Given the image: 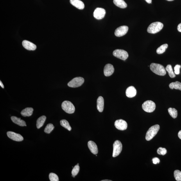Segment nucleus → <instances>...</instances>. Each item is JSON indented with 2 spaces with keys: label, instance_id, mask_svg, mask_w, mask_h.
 Segmentation results:
<instances>
[{
  "label": "nucleus",
  "instance_id": "f257e3e1",
  "mask_svg": "<svg viewBox=\"0 0 181 181\" xmlns=\"http://www.w3.org/2000/svg\"><path fill=\"white\" fill-rule=\"evenodd\" d=\"M150 68L152 71L158 75L164 76L166 74V69L161 65L155 63H151Z\"/></svg>",
  "mask_w": 181,
  "mask_h": 181
},
{
  "label": "nucleus",
  "instance_id": "f03ea898",
  "mask_svg": "<svg viewBox=\"0 0 181 181\" xmlns=\"http://www.w3.org/2000/svg\"><path fill=\"white\" fill-rule=\"evenodd\" d=\"M163 27V24L161 22H154L149 26L147 30L149 33L155 34L161 30Z\"/></svg>",
  "mask_w": 181,
  "mask_h": 181
},
{
  "label": "nucleus",
  "instance_id": "7ed1b4c3",
  "mask_svg": "<svg viewBox=\"0 0 181 181\" xmlns=\"http://www.w3.org/2000/svg\"><path fill=\"white\" fill-rule=\"evenodd\" d=\"M159 129L160 126L158 124L152 126L149 128L146 134V139L147 141H150L157 134Z\"/></svg>",
  "mask_w": 181,
  "mask_h": 181
},
{
  "label": "nucleus",
  "instance_id": "20e7f679",
  "mask_svg": "<svg viewBox=\"0 0 181 181\" xmlns=\"http://www.w3.org/2000/svg\"><path fill=\"white\" fill-rule=\"evenodd\" d=\"M62 109L68 114H73L75 112V107L73 104L69 101H63L62 104Z\"/></svg>",
  "mask_w": 181,
  "mask_h": 181
},
{
  "label": "nucleus",
  "instance_id": "39448f33",
  "mask_svg": "<svg viewBox=\"0 0 181 181\" xmlns=\"http://www.w3.org/2000/svg\"><path fill=\"white\" fill-rule=\"evenodd\" d=\"M142 109L145 112L148 113L153 112L155 109L156 105L154 102L151 100L147 101L142 104Z\"/></svg>",
  "mask_w": 181,
  "mask_h": 181
},
{
  "label": "nucleus",
  "instance_id": "423d86ee",
  "mask_svg": "<svg viewBox=\"0 0 181 181\" xmlns=\"http://www.w3.org/2000/svg\"><path fill=\"white\" fill-rule=\"evenodd\" d=\"M84 82V79L81 77L74 78L68 83V86L71 88H77L81 86Z\"/></svg>",
  "mask_w": 181,
  "mask_h": 181
},
{
  "label": "nucleus",
  "instance_id": "0eeeda50",
  "mask_svg": "<svg viewBox=\"0 0 181 181\" xmlns=\"http://www.w3.org/2000/svg\"><path fill=\"white\" fill-rule=\"evenodd\" d=\"M122 148L123 145L121 142L119 140L115 141L113 144V157H115L119 156L121 152Z\"/></svg>",
  "mask_w": 181,
  "mask_h": 181
},
{
  "label": "nucleus",
  "instance_id": "6e6552de",
  "mask_svg": "<svg viewBox=\"0 0 181 181\" xmlns=\"http://www.w3.org/2000/svg\"><path fill=\"white\" fill-rule=\"evenodd\" d=\"M115 57L123 60H126L128 57V54L126 51L122 49L115 50L113 53Z\"/></svg>",
  "mask_w": 181,
  "mask_h": 181
},
{
  "label": "nucleus",
  "instance_id": "1a4fd4ad",
  "mask_svg": "<svg viewBox=\"0 0 181 181\" xmlns=\"http://www.w3.org/2000/svg\"><path fill=\"white\" fill-rule=\"evenodd\" d=\"M114 126L118 130H124L127 128L128 124L125 121L120 119L117 120L115 121Z\"/></svg>",
  "mask_w": 181,
  "mask_h": 181
},
{
  "label": "nucleus",
  "instance_id": "9d476101",
  "mask_svg": "<svg viewBox=\"0 0 181 181\" xmlns=\"http://www.w3.org/2000/svg\"><path fill=\"white\" fill-rule=\"evenodd\" d=\"M128 26H123L117 28L115 31V35L117 37H121L128 32Z\"/></svg>",
  "mask_w": 181,
  "mask_h": 181
},
{
  "label": "nucleus",
  "instance_id": "9b49d317",
  "mask_svg": "<svg viewBox=\"0 0 181 181\" xmlns=\"http://www.w3.org/2000/svg\"><path fill=\"white\" fill-rule=\"evenodd\" d=\"M7 135L9 138L13 141L21 142L24 140L23 137L21 135L15 132L9 131L7 133Z\"/></svg>",
  "mask_w": 181,
  "mask_h": 181
},
{
  "label": "nucleus",
  "instance_id": "f8f14e48",
  "mask_svg": "<svg viewBox=\"0 0 181 181\" xmlns=\"http://www.w3.org/2000/svg\"><path fill=\"white\" fill-rule=\"evenodd\" d=\"M106 11L102 8H97L95 10L93 13L94 17L97 20H101L105 17Z\"/></svg>",
  "mask_w": 181,
  "mask_h": 181
},
{
  "label": "nucleus",
  "instance_id": "ddd939ff",
  "mask_svg": "<svg viewBox=\"0 0 181 181\" xmlns=\"http://www.w3.org/2000/svg\"><path fill=\"white\" fill-rule=\"evenodd\" d=\"M114 71V69L113 65L110 64H107L105 65L104 68V73L106 76H111Z\"/></svg>",
  "mask_w": 181,
  "mask_h": 181
},
{
  "label": "nucleus",
  "instance_id": "4468645a",
  "mask_svg": "<svg viewBox=\"0 0 181 181\" xmlns=\"http://www.w3.org/2000/svg\"><path fill=\"white\" fill-rule=\"evenodd\" d=\"M22 45L28 51H35L37 48V46L35 44L26 40L22 41Z\"/></svg>",
  "mask_w": 181,
  "mask_h": 181
},
{
  "label": "nucleus",
  "instance_id": "2eb2a0df",
  "mask_svg": "<svg viewBox=\"0 0 181 181\" xmlns=\"http://www.w3.org/2000/svg\"><path fill=\"white\" fill-rule=\"evenodd\" d=\"M126 95L128 98H132L135 96L137 94V90L132 86L128 87L126 90Z\"/></svg>",
  "mask_w": 181,
  "mask_h": 181
},
{
  "label": "nucleus",
  "instance_id": "dca6fc26",
  "mask_svg": "<svg viewBox=\"0 0 181 181\" xmlns=\"http://www.w3.org/2000/svg\"><path fill=\"white\" fill-rule=\"evenodd\" d=\"M88 145L92 153L94 155H96L98 154V147L95 142L92 141H89L88 142Z\"/></svg>",
  "mask_w": 181,
  "mask_h": 181
},
{
  "label": "nucleus",
  "instance_id": "f3484780",
  "mask_svg": "<svg viewBox=\"0 0 181 181\" xmlns=\"http://www.w3.org/2000/svg\"><path fill=\"white\" fill-rule=\"evenodd\" d=\"M70 3L79 10H83L84 8V4L80 0H70Z\"/></svg>",
  "mask_w": 181,
  "mask_h": 181
},
{
  "label": "nucleus",
  "instance_id": "a211bd4d",
  "mask_svg": "<svg viewBox=\"0 0 181 181\" xmlns=\"http://www.w3.org/2000/svg\"><path fill=\"white\" fill-rule=\"evenodd\" d=\"M97 109L99 112H102L103 111L104 108V100L102 97L100 96L97 99Z\"/></svg>",
  "mask_w": 181,
  "mask_h": 181
},
{
  "label": "nucleus",
  "instance_id": "6ab92c4d",
  "mask_svg": "<svg viewBox=\"0 0 181 181\" xmlns=\"http://www.w3.org/2000/svg\"><path fill=\"white\" fill-rule=\"evenodd\" d=\"M11 120L13 123L18 124L21 126H26V122L22 120L21 118H19L17 117L12 116L11 117Z\"/></svg>",
  "mask_w": 181,
  "mask_h": 181
},
{
  "label": "nucleus",
  "instance_id": "aec40b11",
  "mask_svg": "<svg viewBox=\"0 0 181 181\" xmlns=\"http://www.w3.org/2000/svg\"><path fill=\"white\" fill-rule=\"evenodd\" d=\"M33 111L32 108L27 107L22 111L21 114L24 117L30 116L32 115Z\"/></svg>",
  "mask_w": 181,
  "mask_h": 181
},
{
  "label": "nucleus",
  "instance_id": "412c9836",
  "mask_svg": "<svg viewBox=\"0 0 181 181\" xmlns=\"http://www.w3.org/2000/svg\"><path fill=\"white\" fill-rule=\"evenodd\" d=\"M46 119V117L44 115L40 117L38 119L36 123V126L38 129H39L43 126Z\"/></svg>",
  "mask_w": 181,
  "mask_h": 181
},
{
  "label": "nucleus",
  "instance_id": "4be33fe9",
  "mask_svg": "<svg viewBox=\"0 0 181 181\" xmlns=\"http://www.w3.org/2000/svg\"><path fill=\"white\" fill-rule=\"evenodd\" d=\"M114 3L116 6L122 8H125L127 6L123 0H114Z\"/></svg>",
  "mask_w": 181,
  "mask_h": 181
},
{
  "label": "nucleus",
  "instance_id": "5701e85b",
  "mask_svg": "<svg viewBox=\"0 0 181 181\" xmlns=\"http://www.w3.org/2000/svg\"><path fill=\"white\" fill-rule=\"evenodd\" d=\"M169 87L171 89H175L181 90V83L178 81L171 83L169 84Z\"/></svg>",
  "mask_w": 181,
  "mask_h": 181
},
{
  "label": "nucleus",
  "instance_id": "b1692460",
  "mask_svg": "<svg viewBox=\"0 0 181 181\" xmlns=\"http://www.w3.org/2000/svg\"><path fill=\"white\" fill-rule=\"evenodd\" d=\"M60 125L63 127H64L66 129L69 131L72 130V128L68 122L65 119H62L60 121Z\"/></svg>",
  "mask_w": 181,
  "mask_h": 181
},
{
  "label": "nucleus",
  "instance_id": "393cba45",
  "mask_svg": "<svg viewBox=\"0 0 181 181\" xmlns=\"http://www.w3.org/2000/svg\"><path fill=\"white\" fill-rule=\"evenodd\" d=\"M166 71L168 72V74L170 77L171 78H174L175 77V75L173 72V68L170 65H167L166 69Z\"/></svg>",
  "mask_w": 181,
  "mask_h": 181
},
{
  "label": "nucleus",
  "instance_id": "a878e982",
  "mask_svg": "<svg viewBox=\"0 0 181 181\" xmlns=\"http://www.w3.org/2000/svg\"><path fill=\"white\" fill-rule=\"evenodd\" d=\"M168 112L170 116L173 119H175L177 116V111L175 108H170Z\"/></svg>",
  "mask_w": 181,
  "mask_h": 181
},
{
  "label": "nucleus",
  "instance_id": "bb28decb",
  "mask_svg": "<svg viewBox=\"0 0 181 181\" xmlns=\"http://www.w3.org/2000/svg\"><path fill=\"white\" fill-rule=\"evenodd\" d=\"M168 47V45L167 44L162 45L157 49L156 51L157 53L160 54L164 53Z\"/></svg>",
  "mask_w": 181,
  "mask_h": 181
},
{
  "label": "nucleus",
  "instance_id": "cd10ccee",
  "mask_svg": "<svg viewBox=\"0 0 181 181\" xmlns=\"http://www.w3.org/2000/svg\"><path fill=\"white\" fill-rule=\"evenodd\" d=\"M54 128V126L53 124L49 123L47 124L45 127L44 130V132L47 134H49L53 130Z\"/></svg>",
  "mask_w": 181,
  "mask_h": 181
},
{
  "label": "nucleus",
  "instance_id": "c85d7f7f",
  "mask_svg": "<svg viewBox=\"0 0 181 181\" xmlns=\"http://www.w3.org/2000/svg\"><path fill=\"white\" fill-rule=\"evenodd\" d=\"M174 177L177 181H181V172L179 170H175L174 173Z\"/></svg>",
  "mask_w": 181,
  "mask_h": 181
},
{
  "label": "nucleus",
  "instance_id": "c756f323",
  "mask_svg": "<svg viewBox=\"0 0 181 181\" xmlns=\"http://www.w3.org/2000/svg\"><path fill=\"white\" fill-rule=\"evenodd\" d=\"M49 179L51 181H58L59 178L58 176L55 173H51L49 175Z\"/></svg>",
  "mask_w": 181,
  "mask_h": 181
},
{
  "label": "nucleus",
  "instance_id": "7c9ffc66",
  "mask_svg": "<svg viewBox=\"0 0 181 181\" xmlns=\"http://www.w3.org/2000/svg\"><path fill=\"white\" fill-rule=\"evenodd\" d=\"M80 166L79 165L77 164L75 166H74L72 171V175L76 176L78 175L80 171Z\"/></svg>",
  "mask_w": 181,
  "mask_h": 181
},
{
  "label": "nucleus",
  "instance_id": "2f4dec72",
  "mask_svg": "<svg viewBox=\"0 0 181 181\" xmlns=\"http://www.w3.org/2000/svg\"><path fill=\"white\" fill-rule=\"evenodd\" d=\"M157 152L158 154L164 155L166 154L167 151L166 148L159 147L158 149Z\"/></svg>",
  "mask_w": 181,
  "mask_h": 181
},
{
  "label": "nucleus",
  "instance_id": "473e14b6",
  "mask_svg": "<svg viewBox=\"0 0 181 181\" xmlns=\"http://www.w3.org/2000/svg\"><path fill=\"white\" fill-rule=\"evenodd\" d=\"M181 67L180 65H176L174 67L175 69V73L176 74H180V69Z\"/></svg>",
  "mask_w": 181,
  "mask_h": 181
},
{
  "label": "nucleus",
  "instance_id": "72a5a7b5",
  "mask_svg": "<svg viewBox=\"0 0 181 181\" xmlns=\"http://www.w3.org/2000/svg\"><path fill=\"white\" fill-rule=\"evenodd\" d=\"M152 161L154 164H157L159 163L160 162V160L159 158L157 157H155L153 158Z\"/></svg>",
  "mask_w": 181,
  "mask_h": 181
},
{
  "label": "nucleus",
  "instance_id": "f704fd0d",
  "mask_svg": "<svg viewBox=\"0 0 181 181\" xmlns=\"http://www.w3.org/2000/svg\"><path fill=\"white\" fill-rule=\"evenodd\" d=\"M177 30L180 32H181V23L178 25Z\"/></svg>",
  "mask_w": 181,
  "mask_h": 181
},
{
  "label": "nucleus",
  "instance_id": "c9c22d12",
  "mask_svg": "<svg viewBox=\"0 0 181 181\" xmlns=\"http://www.w3.org/2000/svg\"><path fill=\"white\" fill-rule=\"evenodd\" d=\"M178 135L179 138L181 140V130L179 132Z\"/></svg>",
  "mask_w": 181,
  "mask_h": 181
},
{
  "label": "nucleus",
  "instance_id": "e433bc0d",
  "mask_svg": "<svg viewBox=\"0 0 181 181\" xmlns=\"http://www.w3.org/2000/svg\"><path fill=\"white\" fill-rule=\"evenodd\" d=\"M0 85L2 88H4V86L1 81H0Z\"/></svg>",
  "mask_w": 181,
  "mask_h": 181
},
{
  "label": "nucleus",
  "instance_id": "4c0bfd02",
  "mask_svg": "<svg viewBox=\"0 0 181 181\" xmlns=\"http://www.w3.org/2000/svg\"><path fill=\"white\" fill-rule=\"evenodd\" d=\"M145 1L149 4H151L152 3V0H145Z\"/></svg>",
  "mask_w": 181,
  "mask_h": 181
},
{
  "label": "nucleus",
  "instance_id": "58836bf2",
  "mask_svg": "<svg viewBox=\"0 0 181 181\" xmlns=\"http://www.w3.org/2000/svg\"><path fill=\"white\" fill-rule=\"evenodd\" d=\"M101 181H112V180H101Z\"/></svg>",
  "mask_w": 181,
  "mask_h": 181
},
{
  "label": "nucleus",
  "instance_id": "ea45409f",
  "mask_svg": "<svg viewBox=\"0 0 181 181\" xmlns=\"http://www.w3.org/2000/svg\"><path fill=\"white\" fill-rule=\"evenodd\" d=\"M166 1H174V0H166Z\"/></svg>",
  "mask_w": 181,
  "mask_h": 181
},
{
  "label": "nucleus",
  "instance_id": "a19ab883",
  "mask_svg": "<svg viewBox=\"0 0 181 181\" xmlns=\"http://www.w3.org/2000/svg\"><path fill=\"white\" fill-rule=\"evenodd\" d=\"M72 177H73L74 178L75 177V176H74V175H72Z\"/></svg>",
  "mask_w": 181,
  "mask_h": 181
}]
</instances>
